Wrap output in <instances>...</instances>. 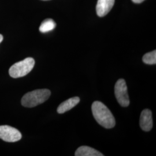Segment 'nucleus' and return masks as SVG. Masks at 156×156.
Here are the masks:
<instances>
[{
    "mask_svg": "<svg viewBox=\"0 0 156 156\" xmlns=\"http://www.w3.org/2000/svg\"><path fill=\"white\" fill-rule=\"evenodd\" d=\"M91 110L97 122L105 128L115 127L116 121L111 112L108 107L100 101H95L91 106Z\"/></svg>",
    "mask_w": 156,
    "mask_h": 156,
    "instance_id": "obj_1",
    "label": "nucleus"
},
{
    "mask_svg": "<svg viewBox=\"0 0 156 156\" xmlns=\"http://www.w3.org/2000/svg\"><path fill=\"white\" fill-rule=\"evenodd\" d=\"M51 92L48 89H38L28 92L23 97L22 105L27 108H33L44 103L50 97Z\"/></svg>",
    "mask_w": 156,
    "mask_h": 156,
    "instance_id": "obj_2",
    "label": "nucleus"
},
{
    "mask_svg": "<svg viewBox=\"0 0 156 156\" xmlns=\"http://www.w3.org/2000/svg\"><path fill=\"white\" fill-rule=\"evenodd\" d=\"M35 65V60L32 57H27L22 61L14 64L9 69L12 78L23 77L30 73Z\"/></svg>",
    "mask_w": 156,
    "mask_h": 156,
    "instance_id": "obj_3",
    "label": "nucleus"
},
{
    "mask_svg": "<svg viewBox=\"0 0 156 156\" xmlns=\"http://www.w3.org/2000/svg\"><path fill=\"white\" fill-rule=\"evenodd\" d=\"M115 94L119 104L123 107H127L129 104V100L127 93V87L125 80L120 79L115 86Z\"/></svg>",
    "mask_w": 156,
    "mask_h": 156,
    "instance_id": "obj_4",
    "label": "nucleus"
},
{
    "mask_svg": "<svg viewBox=\"0 0 156 156\" xmlns=\"http://www.w3.org/2000/svg\"><path fill=\"white\" fill-rule=\"evenodd\" d=\"M22 138V134L17 129L9 126H0V139L8 142H15Z\"/></svg>",
    "mask_w": 156,
    "mask_h": 156,
    "instance_id": "obj_5",
    "label": "nucleus"
},
{
    "mask_svg": "<svg viewBox=\"0 0 156 156\" xmlns=\"http://www.w3.org/2000/svg\"><path fill=\"white\" fill-rule=\"evenodd\" d=\"M140 128L145 131H149L153 127L152 113L148 109H144L142 112L140 119Z\"/></svg>",
    "mask_w": 156,
    "mask_h": 156,
    "instance_id": "obj_6",
    "label": "nucleus"
},
{
    "mask_svg": "<svg viewBox=\"0 0 156 156\" xmlns=\"http://www.w3.org/2000/svg\"><path fill=\"white\" fill-rule=\"evenodd\" d=\"M115 0H98L96 6V12L98 16L106 15L114 5Z\"/></svg>",
    "mask_w": 156,
    "mask_h": 156,
    "instance_id": "obj_7",
    "label": "nucleus"
},
{
    "mask_svg": "<svg viewBox=\"0 0 156 156\" xmlns=\"http://www.w3.org/2000/svg\"><path fill=\"white\" fill-rule=\"evenodd\" d=\"M79 102L80 98L78 97H75L69 98L68 100L62 102L58 107L57 111L60 114L64 113L73 109V108L76 106Z\"/></svg>",
    "mask_w": 156,
    "mask_h": 156,
    "instance_id": "obj_8",
    "label": "nucleus"
},
{
    "mask_svg": "<svg viewBox=\"0 0 156 156\" xmlns=\"http://www.w3.org/2000/svg\"><path fill=\"white\" fill-rule=\"evenodd\" d=\"M75 155L76 156H103L98 151H96L94 149L90 147L89 146H83L79 147L75 151Z\"/></svg>",
    "mask_w": 156,
    "mask_h": 156,
    "instance_id": "obj_9",
    "label": "nucleus"
},
{
    "mask_svg": "<svg viewBox=\"0 0 156 156\" xmlns=\"http://www.w3.org/2000/svg\"><path fill=\"white\" fill-rule=\"evenodd\" d=\"M56 27V23L53 19H46L41 23L39 27V31L42 33H46L52 31Z\"/></svg>",
    "mask_w": 156,
    "mask_h": 156,
    "instance_id": "obj_10",
    "label": "nucleus"
},
{
    "mask_svg": "<svg viewBox=\"0 0 156 156\" xmlns=\"http://www.w3.org/2000/svg\"><path fill=\"white\" fill-rule=\"evenodd\" d=\"M143 62L149 65H154L156 64V50L147 53L142 58Z\"/></svg>",
    "mask_w": 156,
    "mask_h": 156,
    "instance_id": "obj_11",
    "label": "nucleus"
},
{
    "mask_svg": "<svg viewBox=\"0 0 156 156\" xmlns=\"http://www.w3.org/2000/svg\"><path fill=\"white\" fill-rule=\"evenodd\" d=\"M145 0H132V1L134 2V3H136V4H140L142 2H144Z\"/></svg>",
    "mask_w": 156,
    "mask_h": 156,
    "instance_id": "obj_12",
    "label": "nucleus"
},
{
    "mask_svg": "<svg viewBox=\"0 0 156 156\" xmlns=\"http://www.w3.org/2000/svg\"><path fill=\"white\" fill-rule=\"evenodd\" d=\"M3 39H4L3 35H2V34H0V44L2 42V41H3Z\"/></svg>",
    "mask_w": 156,
    "mask_h": 156,
    "instance_id": "obj_13",
    "label": "nucleus"
},
{
    "mask_svg": "<svg viewBox=\"0 0 156 156\" xmlns=\"http://www.w3.org/2000/svg\"><path fill=\"white\" fill-rule=\"evenodd\" d=\"M42 1H49V0H42Z\"/></svg>",
    "mask_w": 156,
    "mask_h": 156,
    "instance_id": "obj_14",
    "label": "nucleus"
}]
</instances>
